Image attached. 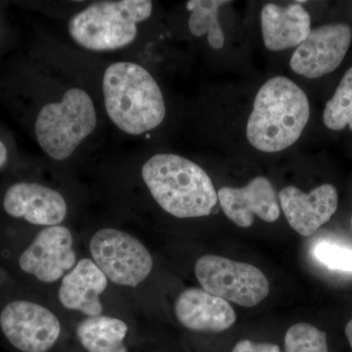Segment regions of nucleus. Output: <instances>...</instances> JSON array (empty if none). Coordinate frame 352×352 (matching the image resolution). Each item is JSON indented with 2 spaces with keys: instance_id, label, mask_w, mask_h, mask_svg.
Listing matches in <instances>:
<instances>
[{
  "instance_id": "1",
  "label": "nucleus",
  "mask_w": 352,
  "mask_h": 352,
  "mask_svg": "<svg viewBox=\"0 0 352 352\" xmlns=\"http://www.w3.org/2000/svg\"><path fill=\"white\" fill-rule=\"evenodd\" d=\"M104 112L116 129L136 138L161 126L166 117L163 90L142 65L111 62L100 80Z\"/></svg>"
},
{
  "instance_id": "2",
  "label": "nucleus",
  "mask_w": 352,
  "mask_h": 352,
  "mask_svg": "<svg viewBox=\"0 0 352 352\" xmlns=\"http://www.w3.org/2000/svg\"><path fill=\"white\" fill-rule=\"evenodd\" d=\"M140 177L155 203L176 219L208 217L219 201L206 170L175 153H156L146 159Z\"/></svg>"
},
{
  "instance_id": "3",
  "label": "nucleus",
  "mask_w": 352,
  "mask_h": 352,
  "mask_svg": "<svg viewBox=\"0 0 352 352\" xmlns=\"http://www.w3.org/2000/svg\"><path fill=\"white\" fill-rule=\"evenodd\" d=\"M309 118V100L302 88L287 76H273L254 97L245 138L259 152L284 151L300 139Z\"/></svg>"
},
{
  "instance_id": "4",
  "label": "nucleus",
  "mask_w": 352,
  "mask_h": 352,
  "mask_svg": "<svg viewBox=\"0 0 352 352\" xmlns=\"http://www.w3.org/2000/svg\"><path fill=\"white\" fill-rule=\"evenodd\" d=\"M100 117L92 95L78 83L56 87L41 106L34 120V135L51 161H69L97 131Z\"/></svg>"
},
{
  "instance_id": "5",
  "label": "nucleus",
  "mask_w": 352,
  "mask_h": 352,
  "mask_svg": "<svg viewBox=\"0 0 352 352\" xmlns=\"http://www.w3.org/2000/svg\"><path fill=\"white\" fill-rule=\"evenodd\" d=\"M154 12L150 0L96 1L76 11L67 22L69 38L94 53L127 50L138 41L141 28Z\"/></svg>"
},
{
  "instance_id": "6",
  "label": "nucleus",
  "mask_w": 352,
  "mask_h": 352,
  "mask_svg": "<svg viewBox=\"0 0 352 352\" xmlns=\"http://www.w3.org/2000/svg\"><path fill=\"white\" fill-rule=\"evenodd\" d=\"M88 247L90 258L117 286L135 288L147 279L154 265L151 254L140 240L113 227L98 229Z\"/></svg>"
},
{
  "instance_id": "7",
  "label": "nucleus",
  "mask_w": 352,
  "mask_h": 352,
  "mask_svg": "<svg viewBox=\"0 0 352 352\" xmlns=\"http://www.w3.org/2000/svg\"><path fill=\"white\" fill-rule=\"evenodd\" d=\"M201 289L241 307H256L270 294V282L256 266L207 254L195 263Z\"/></svg>"
},
{
  "instance_id": "8",
  "label": "nucleus",
  "mask_w": 352,
  "mask_h": 352,
  "mask_svg": "<svg viewBox=\"0 0 352 352\" xmlns=\"http://www.w3.org/2000/svg\"><path fill=\"white\" fill-rule=\"evenodd\" d=\"M7 340L22 352H50L62 336V324L47 307L30 300H14L0 314Z\"/></svg>"
},
{
  "instance_id": "9",
  "label": "nucleus",
  "mask_w": 352,
  "mask_h": 352,
  "mask_svg": "<svg viewBox=\"0 0 352 352\" xmlns=\"http://www.w3.org/2000/svg\"><path fill=\"white\" fill-rule=\"evenodd\" d=\"M351 43L352 29L346 23L319 25L294 51L289 67L296 75L310 80L329 75L339 68Z\"/></svg>"
},
{
  "instance_id": "10",
  "label": "nucleus",
  "mask_w": 352,
  "mask_h": 352,
  "mask_svg": "<svg viewBox=\"0 0 352 352\" xmlns=\"http://www.w3.org/2000/svg\"><path fill=\"white\" fill-rule=\"evenodd\" d=\"M73 233L69 227H44L21 254L19 266L41 283L61 281L75 267L78 254Z\"/></svg>"
},
{
  "instance_id": "11",
  "label": "nucleus",
  "mask_w": 352,
  "mask_h": 352,
  "mask_svg": "<svg viewBox=\"0 0 352 352\" xmlns=\"http://www.w3.org/2000/svg\"><path fill=\"white\" fill-rule=\"evenodd\" d=\"M3 208L14 219L36 226H61L69 214V204L59 190L38 182L11 185L3 198Z\"/></svg>"
},
{
  "instance_id": "12",
  "label": "nucleus",
  "mask_w": 352,
  "mask_h": 352,
  "mask_svg": "<svg viewBox=\"0 0 352 352\" xmlns=\"http://www.w3.org/2000/svg\"><path fill=\"white\" fill-rule=\"evenodd\" d=\"M278 197L289 226L303 237H309L327 223L339 206V195L332 184H322L309 193L289 185Z\"/></svg>"
},
{
  "instance_id": "13",
  "label": "nucleus",
  "mask_w": 352,
  "mask_h": 352,
  "mask_svg": "<svg viewBox=\"0 0 352 352\" xmlns=\"http://www.w3.org/2000/svg\"><path fill=\"white\" fill-rule=\"evenodd\" d=\"M217 198L227 219L243 228L252 226L254 217L266 222H275L280 217L276 193L264 176L254 177L240 188L222 187Z\"/></svg>"
},
{
  "instance_id": "14",
  "label": "nucleus",
  "mask_w": 352,
  "mask_h": 352,
  "mask_svg": "<svg viewBox=\"0 0 352 352\" xmlns=\"http://www.w3.org/2000/svg\"><path fill=\"white\" fill-rule=\"evenodd\" d=\"M108 284L107 277L91 258H80L61 280L58 300L66 309L80 312L85 317L98 316L103 314L100 298Z\"/></svg>"
},
{
  "instance_id": "15",
  "label": "nucleus",
  "mask_w": 352,
  "mask_h": 352,
  "mask_svg": "<svg viewBox=\"0 0 352 352\" xmlns=\"http://www.w3.org/2000/svg\"><path fill=\"white\" fill-rule=\"evenodd\" d=\"M175 311L178 322L195 332H223L236 322L230 303L203 289H184L176 300Z\"/></svg>"
},
{
  "instance_id": "16",
  "label": "nucleus",
  "mask_w": 352,
  "mask_h": 352,
  "mask_svg": "<svg viewBox=\"0 0 352 352\" xmlns=\"http://www.w3.org/2000/svg\"><path fill=\"white\" fill-rule=\"evenodd\" d=\"M261 34L268 50L298 47L311 32V17L302 4L266 3L261 12Z\"/></svg>"
},
{
  "instance_id": "17",
  "label": "nucleus",
  "mask_w": 352,
  "mask_h": 352,
  "mask_svg": "<svg viewBox=\"0 0 352 352\" xmlns=\"http://www.w3.org/2000/svg\"><path fill=\"white\" fill-rule=\"evenodd\" d=\"M129 325L110 315L87 317L76 327L78 344L87 352H129Z\"/></svg>"
},
{
  "instance_id": "18",
  "label": "nucleus",
  "mask_w": 352,
  "mask_h": 352,
  "mask_svg": "<svg viewBox=\"0 0 352 352\" xmlns=\"http://www.w3.org/2000/svg\"><path fill=\"white\" fill-rule=\"evenodd\" d=\"M232 1L226 0H189L186 9L189 12L188 30L195 38H207L208 45L220 50L226 44V36L219 23V9Z\"/></svg>"
},
{
  "instance_id": "19",
  "label": "nucleus",
  "mask_w": 352,
  "mask_h": 352,
  "mask_svg": "<svg viewBox=\"0 0 352 352\" xmlns=\"http://www.w3.org/2000/svg\"><path fill=\"white\" fill-rule=\"evenodd\" d=\"M323 122L328 129L352 131V67L347 69L336 88L332 98L326 103Z\"/></svg>"
},
{
  "instance_id": "20",
  "label": "nucleus",
  "mask_w": 352,
  "mask_h": 352,
  "mask_svg": "<svg viewBox=\"0 0 352 352\" xmlns=\"http://www.w3.org/2000/svg\"><path fill=\"white\" fill-rule=\"evenodd\" d=\"M286 352H329L327 335L314 325L298 323L285 336Z\"/></svg>"
},
{
  "instance_id": "21",
  "label": "nucleus",
  "mask_w": 352,
  "mask_h": 352,
  "mask_svg": "<svg viewBox=\"0 0 352 352\" xmlns=\"http://www.w3.org/2000/svg\"><path fill=\"white\" fill-rule=\"evenodd\" d=\"M314 258L329 270L352 273V249L330 242L315 245Z\"/></svg>"
},
{
  "instance_id": "22",
  "label": "nucleus",
  "mask_w": 352,
  "mask_h": 352,
  "mask_svg": "<svg viewBox=\"0 0 352 352\" xmlns=\"http://www.w3.org/2000/svg\"><path fill=\"white\" fill-rule=\"evenodd\" d=\"M232 352H281V349L277 344L270 342L256 344L249 340H243L236 344Z\"/></svg>"
},
{
  "instance_id": "23",
  "label": "nucleus",
  "mask_w": 352,
  "mask_h": 352,
  "mask_svg": "<svg viewBox=\"0 0 352 352\" xmlns=\"http://www.w3.org/2000/svg\"><path fill=\"white\" fill-rule=\"evenodd\" d=\"M7 160H8V149H7L6 145L0 140V168L7 163Z\"/></svg>"
},
{
  "instance_id": "24",
  "label": "nucleus",
  "mask_w": 352,
  "mask_h": 352,
  "mask_svg": "<svg viewBox=\"0 0 352 352\" xmlns=\"http://www.w3.org/2000/svg\"><path fill=\"white\" fill-rule=\"evenodd\" d=\"M346 336L347 340H349V346H351L352 349V319L349 323L346 324Z\"/></svg>"
},
{
  "instance_id": "25",
  "label": "nucleus",
  "mask_w": 352,
  "mask_h": 352,
  "mask_svg": "<svg viewBox=\"0 0 352 352\" xmlns=\"http://www.w3.org/2000/svg\"><path fill=\"white\" fill-rule=\"evenodd\" d=\"M351 226H352V219H351Z\"/></svg>"
}]
</instances>
